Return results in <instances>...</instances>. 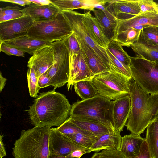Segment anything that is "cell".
Here are the masks:
<instances>
[{
    "label": "cell",
    "mask_w": 158,
    "mask_h": 158,
    "mask_svg": "<svg viewBox=\"0 0 158 158\" xmlns=\"http://www.w3.org/2000/svg\"><path fill=\"white\" fill-rule=\"evenodd\" d=\"M107 48L116 59L130 69L131 57L123 50L120 43L115 40H110Z\"/></svg>",
    "instance_id": "30"
},
{
    "label": "cell",
    "mask_w": 158,
    "mask_h": 158,
    "mask_svg": "<svg viewBox=\"0 0 158 158\" xmlns=\"http://www.w3.org/2000/svg\"><path fill=\"white\" fill-rule=\"evenodd\" d=\"M130 47L136 54V56L151 61L158 60L157 48L139 42L133 43Z\"/></svg>",
    "instance_id": "28"
},
{
    "label": "cell",
    "mask_w": 158,
    "mask_h": 158,
    "mask_svg": "<svg viewBox=\"0 0 158 158\" xmlns=\"http://www.w3.org/2000/svg\"><path fill=\"white\" fill-rule=\"evenodd\" d=\"M106 50L110 62V69H114L126 77L132 78L130 69L125 66L116 59L107 48Z\"/></svg>",
    "instance_id": "33"
},
{
    "label": "cell",
    "mask_w": 158,
    "mask_h": 158,
    "mask_svg": "<svg viewBox=\"0 0 158 158\" xmlns=\"http://www.w3.org/2000/svg\"><path fill=\"white\" fill-rule=\"evenodd\" d=\"M3 135L1 134L0 135V158H3L6 156V152L3 141Z\"/></svg>",
    "instance_id": "46"
},
{
    "label": "cell",
    "mask_w": 158,
    "mask_h": 158,
    "mask_svg": "<svg viewBox=\"0 0 158 158\" xmlns=\"http://www.w3.org/2000/svg\"><path fill=\"white\" fill-rule=\"evenodd\" d=\"M70 120L83 130L99 138L110 131H114L97 122L79 119L72 118Z\"/></svg>",
    "instance_id": "25"
},
{
    "label": "cell",
    "mask_w": 158,
    "mask_h": 158,
    "mask_svg": "<svg viewBox=\"0 0 158 158\" xmlns=\"http://www.w3.org/2000/svg\"><path fill=\"white\" fill-rule=\"evenodd\" d=\"M52 42L33 39L27 35L5 41L4 44L32 55L39 48Z\"/></svg>",
    "instance_id": "19"
},
{
    "label": "cell",
    "mask_w": 158,
    "mask_h": 158,
    "mask_svg": "<svg viewBox=\"0 0 158 158\" xmlns=\"http://www.w3.org/2000/svg\"><path fill=\"white\" fill-rule=\"evenodd\" d=\"M129 78L114 69L93 77L91 81L98 95L115 100L130 95Z\"/></svg>",
    "instance_id": "6"
},
{
    "label": "cell",
    "mask_w": 158,
    "mask_h": 158,
    "mask_svg": "<svg viewBox=\"0 0 158 158\" xmlns=\"http://www.w3.org/2000/svg\"><path fill=\"white\" fill-rule=\"evenodd\" d=\"M107 7L117 20L134 17L140 14L138 0H110Z\"/></svg>",
    "instance_id": "15"
},
{
    "label": "cell",
    "mask_w": 158,
    "mask_h": 158,
    "mask_svg": "<svg viewBox=\"0 0 158 158\" xmlns=\"http://www.w3.org/2000/svg\"><path fill=\"white\" fill-rule=\"evenodd\" d=\"M99 158H126L120 150L105 149L99 153Z\"/></svg>",
    "instance_id": "38"
},
{
    "label": "cell",
    "mask_w": 158,
    "mask_h": 158,
    "mask_svg": "<svg viewBox=\"0 0 158 158\" xmlns=\"http://www.w3.org/2000/svg\"><path fill=\"white\" fill-rule=\"evenodd\" d=\"M32 3L40 6H46L51 4L52 2L49 0H28Z\"/></svg>",
    "instance_id": "47"
},
{
    "label": "cell",
    "mask_w": 158,
    "mask_h": 158,
    "mask_svg": "<svg viewBox=\"0 0 158 158\" xmlns=\"http://www.w3.org/2000/svg\"><path fill=\"white\" fill-rule=\"evenodd\" d=\"M138 3L140 10V14L148 13L158 14L156 2L153 1L138 0Z\"/></svg>",
    "instance_id": "37"
},
{
    "label": "cell",
    "mask_w": 158,
    "mask_h": 158,
    "mask_svg": "<svg viewBox=\"0 0 158 158\" xmlns=\"http://www.w3.org/2000/svg\"><path fill=\"white\" fill-rule=\"evenodd\" d=\"M52 42L54 60L52 65L47 71L54 89L67 83L70 77V56L67 39Z\"/></svg>",
    "instance_id": "8"
},
{
    "label": "cell",
    "mask_w": 158,
    "mask_h": 158,
    "mask_svg": "<svg viewBox=\"0 0 158 158\" xmlns=\"http://www.w3.org/2000/svg\"><path fill=\"white\" fill-rule=\"evenodd\" d=\"M51 127H34L23 130L12 148L14 158H49Z\"/></svg>",
    "instance_id": "3"
},
{
    "label": "cell",
    "mask_w": 158,
    "mask_h": 158,
    "mask_svg": "<svg viewBox=\"0 0 158 158\" xmlns=\"http://www.w3.org/2000/svg\"><path fill=\"white\" fill-rule=\"evenodd\" d=\"M144 140L140 135H125L122 138L120 150L126 158H131L138 153Z\"/></svg>",
    "instance_id": "22"
},
{
    "label": "cell",
    "mask_w": 158,
    "mask_h": 158,
    "mask_svg": "<svg viewBox=\"0 0 158 158\" xmlns=\"http://www.w3.org/2000/svg\"><path fill=\"white\" fill-rule=\"evenodd\" d=\"M92 11L110 40L113 36V31L116 26V19L107 6L102 10L94 9Z\"/></svg>",
    "instance_id": "21"
},
{
    "label": "cell",
    "mask_w": 158,
    "mask_h": 158,
    "mask_svg": "<svg viewBox=\"0 0 158 158\" xmlns=\"http://www.w3.org/2000/svg\"><path fill=\"white\" fill-rule=\"evenodd\" d=\"M130 66L132 78L144 91L158 95V65L136 56L131 57Z\"/></svg>",
    "instance_id": "7"
},
{
    "label": "cell",
    "mask_w": 158,
    "mask_h": 158,
    "mask_svg": "<svg viewBox=\"0 0 158 158\" xmlns=\"http://www.w3.org/2000/svg\"><path fill=\"white\" fill-rule=\"evenodd\" d=\"M138 42L158 48V26H149L143 28Z\"/></svg>",
    "instance_id": "31"
},
{
    "label": "cell",
    "mask_w": 158,
    "mask_h": 158,
    "mask_svg": "<svg viewBox=\"0 0 158 158\" xmlns=\"http://www.w3.org/2000/svg\"><path fill=\"white\" fill-rule=\"evenodd\" d=\"M114 106L113 101L97 95L73 103L69 117L97 122L115 130L113 118Z\"/></svg>",
    "instance_id": "4"
},
{
    "label": "cell",
    "mask_w": 158,
    "mask_h": 158,
    "mask_svg": "<svg viewBox=\"0 0 158 158\" xmlns=\"http://www.w3.org/2000/svg\"><path fill=\"white\" fill-rule=\"evenodd\" d=\"M131 158H152L148 144L145 139L141 146L138 153Z\"/></svg>",
    "instance_id": "40"
},
{
    "label": "cell",
    "mask_w": 158,
    "mask_h": 158,
    "mask_svg": "<svg viewBox=\"0 0 158 158\" xmlns=\"http://www.w3.org/2000/svg\"><path fill=\"white\" fill-rule=\"evenodd\" d=\"M122 138L120 133L112 131L100 137L90 150L96 152L105 149L120 150Z\"/></svg>",
    "instance_id": "20"
},
{
    "label": "cell",
    "mask_w": 158,
    "mask_h": 158,
    "mask_svg": "<svg viewBox=\"0 0 158 158\" xmlns=\"http://www.w3.org/2000/svg\"><path fill=\"white\" fill-rule=\"evenodd\" d=\"M52 3L61 11L73 10L81 9L92 11L95 5L99 0H51Z\"/></svg>",
    "instance_id": "24"
},
{
    "label": "cell",
    "mask_w": 158,
    "mask_h": 158,
    "mask_svg": "<svg viewBox=\"0 0 158 158\" xmlns=\"http://www.w3.org/2000/svg\"><path fill=\"white\" fill-rule=\"evenodd\" d=\"M145 140L152 158H158V118L146 128Z\"/></svg>",
    "instance_id": "27"
},
{
    "label": "cell",
    "mask_w": 158,
    "mask_h": 158,
    "mask_svg": "<svg viewBox=\"0 0 158 158\" xmlns=\"http://www.w3.org/2000/svg\"><path fill=\"white\" fill-rule=\"evenodd\" d=\"M155 62L156 63V64H157V65H158V60L157 61H155Z\"/></svg>",
    "instance_id": "52"
},
{
    "label": "cell",
    "mask_w": 158,
    "mask_h": 158,
    "mask_svg": "<svg viewBox=\"0 0 158 158\" xmlns=\"http://www.w3.org/2000/svg\"><path fill=\"white\" fill-rule=\"evenodd\" d=\"M91 152L89 149L81 147L74 150L66 156L70 158H80L84 154L89 153Z\"/></svg>",
    "instance_id": "42"
},
{
    "label": "cell",
    "mask_w": 158,
    "mask_h": 158,
    "mask_svg": "<svg viewBox=\"0 0 158 158\" xmlns=\"http://www.w3.org/2000/svg\"><path fill=\"white\" fill-rule=\"evenodd\" d=\"M156 8H157V11L158 12V3L156 2Z\"/></svg>",
    "instance_id": "51"
},
{
    "label": "cell",
    "mask_w": 158,
    "mask_h": 158,
    "mask_svg": "<svg viewBox=\"0 0 158 158\" xmlns=\"http://www.w3.org/2000/svg\"><path fill=\"white\" fill-rule=\"evenodd\" d=\"M57 130L64 135H72L85 131L72 122L69 118L61 125L56 128Z\"/></svg>",
    "instance_id": "35"
},
{
    "label": "cell",
    "mask_w": 158,
    "mask_h": 158,
    "mask_svg": "<svg viewBox=\"0 0 158 158\" xmlns=\"http://www.w3.org/2000/svg\"><path fill=\"white\" fill-rule=\"evenodd\" d=\"M20 11L24 15H29L34 22H42L55 18L60 12L52 3L48 5L40 6L33 3L21 9Z\"/></svg>",
    "instance_id": "17"
},
{
    "label": "cell",
    "mask_w": 158,
    "mask_h": 158,
    "mask_svg": "<svg viewBox=\"0 0 158 158\" xmlns=\"http://www.w3.org/2000/svg\"><path fill=\"white\" fill-rule=\"evenodd\" d=\"M64 135L77 144L89 149L98 138L87 132Z\"/></svg>",
    "instance_id": "32"
},
{
    "label": "cell",
    "mask_w": 158,
    "mask_h": 158,
    "mask_svg": "<svg viewBox=\"0 0 158 158\" xmlns=\"http://www.w3.org/2000/svg\"><path fill=\"white\" fill-rule=\"evenodd\" d=\"M54 60L53 50L51 44L37 50L30 58L28 67H32L38 79L52 65Z\"/></svg>",
    "instance_id": "11"
},
{
    "label": "cell",
    "mask_w": 158,
    "mask_h": 158,
    "mask_svg": "<svg viewBox=\"0 0 158 158\" xmlns=\"http://www.w3.org/2000/svg\"><path fill=\"white\" fill-rule=\"evenodd\" d=\"M75 91L82 100L89 99L98 95L91 80L82 81L74 83Z\"/></svg>",
    "instance_id": "29"
},
{
    "label": "cell",
    "mask_w": 158,
    "mask_h": 158,
    "mask_svg": "<svg viewBox=\"0 0 158 158\" xmlns=\"http://www.w3.org/2000/svg\"><path fill=\"white\" fill-rule=\"evenodd\" d=\"M72 106L64 95L53 89L40 93L27 112L34 127H59L69 118Z\"/></svg>",
    "instance_id": "1"
},
{
    "label": "cell",
    "mask_w": 158,
    "mask_h": 158,
    "mask_svg": "<svg viewBox=\"0 0 158 158\" xmlns=\"http://www.w3.org/2000/svg\"><path fill=\"white\" fill-rule=\"evenodd\" d=\"M7 79L4 78L2 76L1 72L0 74V91L1 92L2 90L5 86Z\"/></svg>",
    "instance_id": "48"
},
{
    "label": "cell",
    "mask_w": 158,
    "mask_h": 158,
    "mask_svg": "<svg viewBox=\"0 0 158 158\" xmlns=\"http://www.w3.org/2000/svg\"><path fill=\"white\" fill-rule=\"evenodd\" d=\"M94 76L81 52L70 57V77L67 86L68 90L74 83L91 80Z\"/></svg>",
    "instance_id": "12"
},
{
    "label": "cell",
    "mask_w": 158,
    "mask_h": 158,
    "mask_svg": "<svg viewBox=\"0 0 158 158\" xmlns=\"http://www.w3.org/2000/svg\"><path fill=\"white\" fill-rule=\"evenodd\" d=\"M91 158H99V153H95L92 156Z\"/></svg>",
    "instance_id": "50"
},
{
    "label": "cell",
    "mask_w": 158,
    "mask_h": 158,
    "mask_svg": "<svg viewBox=\"0 0 158 158\" xmlns=\"http://www.w3.org/2000/svg\"><path fill=\"white\" fill-rule=\"evenodd\" d=\"M0 1L15 4L24 7L25 5L29 6L32 3L28 0H0Z\"/></svg>",
    "instance_id": "45"
},
{
    "label": "cell",
    "mask_w": 158,
    "mask_h": 158,
    "mask_svg": "<svg viewBox=\"0 0 158 158\" xmlns=\"http://www.w3.org/2000/svg\"><path fill=\"white\" fill-rule=\"evenodd\" d=\"M73 33L70 23L60 12L52 20L34 22L27 35L36 40L53 42L65 40Z\"/></svg>",
    "instance_id": "5"
},
{
    "label": "cell",
    "mask_w": 158,
    "mask_h": 158,
    "mask_svg": "<svg viewBox=\"0 0 158 158\" xmlns=\"http://www.w3.org/2000/svg\"><path fill=\"white\" fill-rule=\"evenodd\" d=\"M38 85L40 88L51 86V81L47 75V71L41 75L39 78Z\"/></svg>",
    "instance_id": "43"
},
{
    "label": "cell",
    "mask_w": 158,
    "mask_h": 158,
    "mask_svg": "<svg viewBox=\"0 0 158 158\" xmlns=\"http://www.w3.org/2000/svg\"><path fill=\"white\" fill-rule=\"evenodd\" d=\"M129 88L131 109L125 126L131 134L140 135L158 118V95L145 92L132 78Z\"/></svg>",
    "instance_id": "2"
},
{
    "label": "cell",
    "mask_w": 158,
    "mask_h": 158,
    "mask_svg": "<svg viewBox=\"0 0 158 158\" xmlns=\"http://www.w3.org/2000/svg\"><path fill=\"white\" fill-rule=\"evenodd\" d=\"M34 22L29 15H25L0 23V42L27 35Z\"/></svg>",
    "instance_id": "10"
},
{
    "label": "cell",
    "mask_w": 158,
    "mask_h": 158,
    "mask_svg": "<svg viewBox=\"0 0 158 158\" xmlns=\"http://www.w3.org/2000/svg\"><path fill=\"white\" fill-rule=\"evenodd\" d=\"M49 158H70L66 156H57L54 154L50 153Z\"/></svg>",
    "instance_id": "49"
},
{
    "label": "cell",
    "mask_w": 158,
    "mask_h": 158,
    "mask_svg": "<svg viewBox=\"0 0 158 158\" xmlns=\"http://www.w3.org/2000/svg\"><path fill=\"white\" fill-rule=\"evenodd\" d=\"M158 26V14L148 13L139 14L131 18L117 20L113 35L128 28L142 30L146 27Z\"/></svg>",
    "instance_id": "14"
},
{
    "label": "cell",
    "mask_w": 158,
    "mask_h": 158,
    "mask_svg": "<svg viewBox=\"0 0 158 158\" xmlns=\"http://www.w3.org/2000/svg\"><path fill=\"white\" fill-rule=\"evenodd\" d=\"M83 14L86 24L96 42L106 48L110 40L105 35L103 28L95 17L92 15L90 11Z\"/></svg>",
    "instance_id": "23"
},
{
    "label": "cell",
    "mask_w": 158,
    "mask_h": 158,
    "mask_svg": "<svg viewBox=\"0 0 158 158\" xmlns=\"http://www.w3.org/2000/svg\"><path fill=\"white\" fill-rule=\"evenodd\" d=\"M24 16L22 12L19 14L5 15L0 17V23L16 19Z\"/></svg>",
    "instance_id": "44"
},
{
    "label": "cell",
    "mask_w": 158,
    "mask_h": 158,
    "mask_svg": "<svg viewBox=\"0 0 158 158\" xmlns=\"http://www.w3.org/2000/svg\"><path fill=\"white\" fill-rule=\"evenodd\" d=\"M113 102L114 127L117 131L120 133L125 126L130 113L131 102L130 95L116 99Z\"/></svg>",
    "instance_id": "16"
},
{
    "label": "cell",
    "mask_w": 158,
    "mask_h": 158,
    "mask_svg": "<svg viewBox=\"0 0 158 158\" xmlns=\"http://www.w3.org/2000/svg\"><path fill=\"white\" fill-rule=\"evenodd\" d=\"M21 8L17 6H7L1 8L0 10V17L7 15L19 14L22 13Z\"/></svg>",
    "instance_id": "41"
},
{
    "label": "cell",
    "mask_w": 158,
    "mask_h": 158,
    "mask_svg": "<svg viewBox=\"0 0 158 158\" xmlns=\"http://www.w3.org/2000/svg\"><path fill=\"white\" fill-rule=\"evenodd\" d=\"M76 37L81 47V53L94 76L110 72L109 67L97 56L89 46Z\"/></svg>",
    "instance_id": "18"
},
{
    "label": "cell",
    "mask_w": 158,
    "mask_h": 158,
    "mask_svg": "<svg viewBox=\"0 0 158 158\" xmlns=\"http://www.w3.org/2000/svg\"><path fill=\"white\" fill-rule=\"evenodd\" d=\"M0 51L9 56L14 55L25 57L24 52L15 48L8 46L3 43H0Z\"/></svg>",
    "instance_id": "39"
},
{
    "label": "cell",
    "mask_w": 158,
    "mask_h": 158,
    "mask_svg": "<svg viewBox=\"0 0 158 158\" xmlns=\"http://www.w3.org/2000/svg\"><path fill=\"white\" fill-rule=\"evenodd\" d=\"M60 12L68 20L76 36L89 46L97 56L110 68V62L106 48L96 42L86 24L83 14L73 10Z\"/></svg>",
    "instance_id": "9"
},
{
    "label": "cell",
    "mask_w": 158,
    "mask_h": 158,
    "mask_svg": "<svg viewBox=\"0 0 158 158\" xmlns=\"http://www.w3.org/2000/svg\"><path fill=\"white\" fill-rule=\"evenodd\" d=\"M70 57L81 52V49L75 34L73 33L67 39Z\"/></svg>",
    "instance_id": "36"
},
{
    "label": "cell",
    "mask_w": 158,
    "mask_h": 158,
    "mask_svg": "<svg viewBox=\"0 0 158 158\" xmlns=\"http://www.w3.org/2000/svg\"><path fill=\"white\" fill-rule=\"evenodd\" d=\"M141 30L128 28L113 35L110 40L116 41L122 46L130 47L133 43L139 41Z\"/></svg>",
    "instance_id": "26"
},
{
    "label": "cell",
    "mask_w": 158,
    "mask_h": 158,
    "mask_svg": "<svg viewBox=\"0 0 158 158\" xmlns=\"http://www.w3.org/2000/svg\"><path fill=\"white\" fill-rule=\"evenodd\" d=\"M57 129L51 128L50 132V153L66 156L74 150L81 147Z\"/></svg>",
    "instance_id": "13"
},
{
    "label": "cell",
    "mask_w": 158,
    "mask_h": 158,
    "mask_svg": "<svg viewBox=\"0 0 158 158\" xmlns=\"http://www.w3.org/2000/svg\"><path fill=\"white\" fill-rule=\"evenodd\" d=\"M27 76L30 95L31 97L37 98L40 88L38 85V79L32 67H28L27 71Z\"/></svg>",
    "instance_id": "34"
}]
</instances>
